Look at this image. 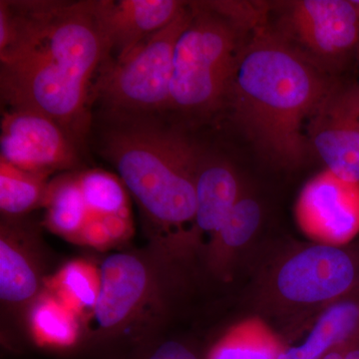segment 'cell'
I'll return each instance as SVG.
<instances>
[{"mask_svg":"<svg viewBox=\"0 0 359 359\" xmlns=\"http://www.w3.org/2000/svg\"><path fill=\"white\" fill-rule=\"evenodd\" d=\"M107 57L96 1H0L2 100L47 116L76 143L88 132L92 77Z\"/></svg>","mask_w":359,"mask_h":359,"instance_id":"obj_1","label":"cell"},{"mask_svg":"<svg viewBox=\"0 0 359 359\" xmlns=\"http://www.w3.org/2000/svg\"><path fill=\"white\" fill-rule=\"evenodd\" d=\"M241 47L228 98L233 118L271 166L294 170L309 147L306 127L337 78L316 68L266 26Z\"/></svg>","mask_w":359,"mask_h":359,"instance_id":"obj_2","label":"cell"},{"mask_svg":"<svg viewBox=\"0 0 359 359\" xmlns=\"http://www.w3.org/2000/svg\"><path fill=\"white\" fill-rule=\"evenodd\" d=\"M110 116L100 148L138 203L150 249L180 264L194 255L196 177L204 152L155 116Z\"/></svg>","mask_w":359,"mask_h":359,"instance_id":"obj_3","label":"cell"},{"mask_svg":"<svg viewBox=\"0 0 359 359\" xmlns=\"http://www.w3.org/2000/svg\"><path fill=\"white\" fill-rule=\"evenodd\" d=\"M358 289L359 247L313 242L287 245L266 257L250 299L294 344L320 311Z\"/></svg>","mask_w":359,"mask_h":359,"instance_id":"obj_4","label":"cell"},{"mask_svg":"<svg viewBox=\"0 0 359 359\" xmlns=\"http://www.w3.org/2000/svg\"><path fill=\"white\" fill-rule=\"evenodd\" d=\"M178 266L149 248L123 250L100 264V292L85 321V354L117 359L160 337Z\"/></svg>","mask_w":359,"mask_h":359,"instance_id":"obj_5","label":"cell"},{"mask_svg":"<svg viewBox=\"0 0 359 359\" xmlns=\"http://www.w3.org/2000/svg\"><path fill=\"white\" fill-rule=\"evenodd\" d=\"M192 9L175 49L169 110L205 115L228 98L242 33L204 2L192 4Z\"/></svg>","mask_w":359,"mask_h":359,"instance_id":"obj_6","label":"cell"},{"mask_svg":"<svg viewBox=\"0 0 359 359\" xmlns=\"http://www.w3.org/2000/svg\"><path fill=\"white\" fill-rule=\"evenodd\" d=\"M192 14L189 2L171 25L104 67L98 91L108 114L157 116L169 110L175 49Z\"/></svg>","mask_w":359,"mask_h":359,"instance_id":"obj_7","label":"cell"},{"mask_svg":"<svg viewBox=\"0 0 359 359\" xmlns=\"http://www.w3.org/2000/svg\"><path fill=\"white\" fill-rule=\"evenodd\" d=\"M268 27L316 68L334 77L359 56V16L351 0L273 4Z\"/></svg>","mask_w":359,"mask_h":359,"instance_id":"obj_8","label":"cell"},{"mask_svg":"<svg viewBox=\"0 0 359 359\" xmlns=\"http://www.w3.org/2000/svg\"><path fill=\"white\" fill-rule=\"evenodd\" d=\"M39 229L23 218H2L0 226V301L2 311L20 323L45 289L48 269Z\"/></svg>","mask_w":359,"mask_h":359,"instance_id":"obj_9","label":"cell"},{"mask_svg":"<svg viewBox=\"0 0 359 359\" xmlns=\"http://www.w3.org/2000/svg\"><path fill=\"white\" fill-rule=\"evenodd\" d=\"M309 147L325 170L359 182V82L337 79L306 127Z\"/></svg>","mask_w":359,"mask_h":359,"instance_id":"obj_10","label":"cell"},{"mask_svg":"<svg viewBox=\"0 0 359 359\" xmlns=\"http://www.w3.org/2000/svg\"><path fill=\"white\" fill-rule=\"evenodd\" d=\"M0 146V159L47 177L73 169L79 160L74 139L57 123L36 111H6L2 116Z\"/></svg>","mask_w":359,"mask_h":359,"instance_id":"obj_11","label":"cell"},{"mask_svg":"<svg viewBox=\"0 0 359 359\" xmlns=\"http://www.w3.org/2000/svg\"><path fill=\"white\" fill-rule=\"evenodd\" d=\"M299 226L314 242L349 245L359 233V182L327 170L304 186L295 205Z\"/></svg>","mask_w":359,"mask_h":359,"instance_id":"obj_12","label":"cell"},{"mask_svg":"<svg viewBox=\"0 0 359 359\" xmlns=\"http://www.w3.org/2000/svg\"><path fill=\"white\" fill-rule=\"evenodd\" d=\"M188 4L178 0L96 1L108 55L114 53L115 61L122 60L144 40L171 25Z\"/></svg>","mask_w":359,"mask_h":359,"instance_id":"obj_13","label":"cell"},{"mask_svg":"<svg viewBox=\"0 0 359 359\" xmlns=\"http://www.w3.org/2000/svg\"><path fill=\"white\" fill-rule=\"evenodd\" d=\"M244 191V184L228 161L204 155L196 177L194 254H203Z\"/></svg>","mask_w":359,"mask_h":359,"instance_id":"obj_14","label":"cell"},{"mask_svg":"<svg viewBox=\"0 0 359 359\" xmlns=\"http://www.w3.org/2000/svg\"><path fill=\"white\" fill-rule=\"evenodd\" d=\"M263 222V204L245 189L228 218L203 250L205 269L216 280L223 283L233 280Z\"/></svg>","mask_w":359,"mask_h":359,"instance_id":"obj_15","label":"cell"},{"mask_svg":"<svg viewBox=\"0 0 359 359\" xmlns=\"http://www.w3.org/2000/svg\"><path fill=\"white\" fill-rule=\"evenodd\" d=\"M25 332L32 346L45 353L85 354L83 321L46 289L28 309Z\"/></svg>","mask_w":359,"mask_h":359,"instance_id":"obj_16","label":"cell"},{"mask_svg":"<svg viewBox=\"0 0 359 359\" xmlns=\"http://www.w3.org/2000/svg\"><path fill=\"white\" fill-rule=\"evenodd\" d=\"M306 330L301 342L283 347L276 359H323L358 337L359 289L320 311Z\"/></svg>","mask_w":359,"mask_h":359,"instance_id":"obj_17","label":"cell"},{"mask_svg":"<svg viewBox=\"0 0 359 359\" xmlns=\"http://www.w3.org/2000/svg\"><path fill=\"white\" fill-rule=\"evenodd\" d=\"M42 207L45 228L75 244L90 217L77 174H63L51 180Z\"/></svg>","mask_w":359,"mask_h":359,"instance_id":"obj_18","label":"cell"},{"mask_svg":"<svg viewBox=\"0 0 359 359\" xmlns=\"http://www.w3.org/2000/svg\"><path fill=\"white\" fill-rule=\"evenodd\" d=\"M100 283V264L75 259L47 276L45 289L79 316L84 325L95 309Z\"/></svg>","mask_w":359,"mask_h":359,"instance_id":"obj_19","label":"cell"},{"mask_svg":"<svg viewBox=\"0 0 359 359\" xmlns=\"http://www.w3.org/2000/svg\"><path fill=\"white\" fill-rule=\"evenodd\" d=\"M49 177L25 171L0 159V211L2 218H23L43 205Z\"/></svg>","mask_w":359,"mask_h":359,"instance_id":"obj_20","label":"cell"},{"mask_svg":"<svg viewBox=\"0 0 359 359\" xmlns=\"http://www.w3.org/2000/svg\"><path fill=\"white\" fill-rule=\"evenodd\" d=\"M77 176L85 203L93 215L130 211L129 191L119 177L103 170H89Z\"/></svg>","mask_w":359,"mask_h":359,"instance_id":"obj_21","label":"cell"},{"mask_svg":"<svg viewBox=\"0 0 359 359\" xmlns=\"http://www.w3.org/2000/svg\"><path fill=\"white\" fill-rule=\"evenodd\" d=\"M205 6L228 21L238 32H249L268 26L273 4L263 1H205Z\"/></svg>","mask_w":359,"mask_h":359,"instance_id":"obj_22","label":"cell"},{"mask_svg":"<svg viewBox=\"0 0 359 359\" xmlns=\"http://www.w3.org/2000/svg\"><path fill=\"white\" fill-rule=\"evenodd\" d=\"M117 359H205L187 340L158 337Z\"/></svg>","mask_w":359,"mask_h":359,"instance_id":"obj_23","label":"cell"},{"mask_svg":"<svg viewBox=\"0 0 359 359\" xmlns=\"http://www.w3.org/2000/svg\"><path fill=\"white\" fill-rule=\"evenodd\" d=\"M75 244L98 250H109L115 247L107 228L99 215H90Z\"/></svg>","mask_w":359,"mask_h":359,"instance_id":"obj_24","label":"cell"},{"mask_svg":"<svg viewBox=\"0 0 359 359\" xmlns=\"http://www.w3.org/2000/svg\"><path fill=\"white\" fill-rule=\"evenodd\" d=\"M101 218L115 245L123 244L131 238L133 223H132L130 211L119 212V214L104 215Z\"/></svg>","mask_w":359,"mask_h":359,"instance_id":"obj_25","label":"cell"},{"mask_svg":"<svg viewBox=\"0 0 359 359\" xmlns=\"http://www.w3.org/2000/svg\"><path fill=\"white\" fill-rule=\"evenodd\" d=\"M323 359H359V335L328 353Z\"/></svg>","mask_w":359,"mask_h":359,"instance_id":"obj_26","label":"cell"},{"mask_svg":"<svg viewBox=\"0 0 359 359\" xmlns=\"http://www.w3.org/2000/svg\"><path fill=\"white\" fill-rule=\"evenodd\" d=\"M353 1L354 7H355L356 13H358L359 16V0H351Z\"/></svg>","mask_w":359,"mask_h":359,"instance_id":"obj_27","label":"cell"}]
</instances>
